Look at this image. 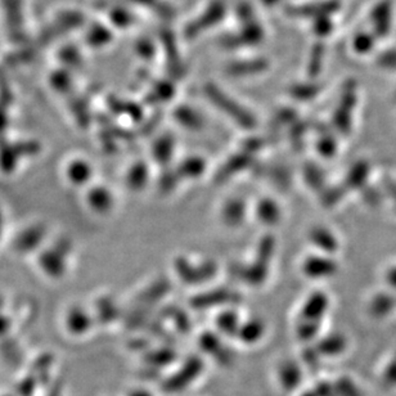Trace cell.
<instances>
[{
    "label": "cell",
    "instance_id": "cell-2",
    "mask_svg": "<svg viewBox=\"0 0 396 396\" xmlns=\"http://www.w3.org/2000/svg\"><path fill=\"white\" fill-rule=\"evenodd\" d=\"M128 396H153L151 391L144 390V388H134L132 390Z\"/></svg>",
    "mask_w": 396,
    "mask_h": 396
},
{
    "label": "cell",
    "instance_id": "cell-1",
    "mask_svg": "<svg viewBox=\"0 0 396 396\" xmlns=\"http://www.w3.org/2000/svg\"><path fill=\"white\" fill-rule=\"evenodd\" d=\"M263 333H264L263 323L259 321H250V324L244 326L242 330H238V337H241L244 342H247V345H251L257 339H261Z\"/></svg>",
    "mask_w": 396,
    "mask_h": 396
}]
</instances>
